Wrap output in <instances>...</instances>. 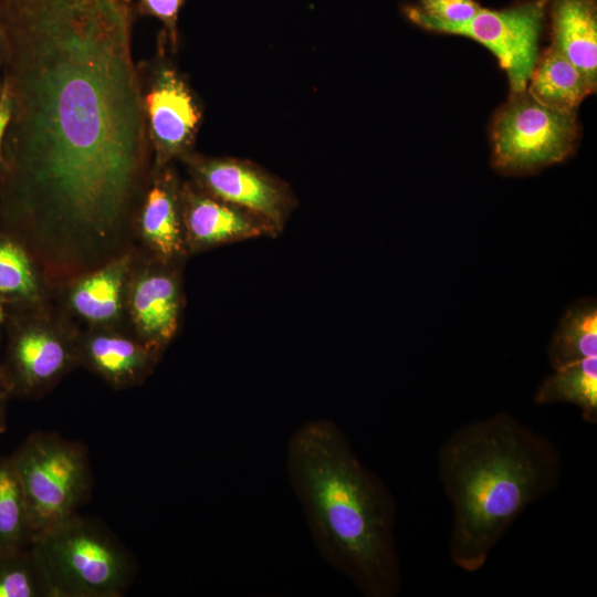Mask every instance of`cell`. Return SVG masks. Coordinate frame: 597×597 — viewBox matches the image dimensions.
Masks as SVG:
<instances>
[{"label":"cell","mask_w":597,"mask_h":597,"mask_svg":"<svg viewBox=\"0 0 597 597\" xmlns=\"http://www.w3.org/2000/svg\"><path fill=\"white\" fill-rule=\"evenodd\" d=\"M133 0H0L11 116L1 177L29 213L111 232L140 190L151 150Z\"/></svg>","instance_id":"6da1fadb"},{"label":"cell","mask_w":597,"mask_h":597,"mask_svg":"<svg viewBox=\"0 0 597 597\" xmlns=\"http://www.w3.org/2000/svg\"><path fill=\"white\" fill-rule=\"evenodd\" d=\"M286 471L322 556L364 596H396V502L339 426L328 419L301 425L287 443Z\"/></svg>","instance_id":"7a4b0ae2"},{"label":"cell","mask_w":597,"mask_h":597,"mask_svg":"<svg viewBox=\"0 0 597 597\" xmlns=\"http://www.w3.org/2000/svg\"><path fill=\"white\" fill-rule=\"evenodd\" d=\"M562 459L545 436L509 413L459 427L438 453V475L452 505L449 553L480 570L525 509L555 490Z\"/></svg>","instance_id":"3957f363"},{"label":"cell","mask_w":597,"mask_h":597,"mask_svg":"<svg viewBox=\"0 0 597 597\" xmlns=\"http://www.w3.org/2000/svg\"><path fill=\"white\" fill-rule=\"evenodd\" d=\"M53 597H121L132 584L135 562L102 523L77 513L35 536Z\"/></svg>","instance_id":"277c9868"},{"label":"cell","mask_w":597,"mask_h":597,"mask_svg":"<svg viewBox=\"0 0 597 597\" xmlns=\"http://www.w3.org/2000/svg\"><path fill=\"white\" fill-rule=\"evenodd\" d=\"M11 458L35 536L77 513L90 496L93 483L90 458L86 447L78 441L56 432L36 431Z\"/></svg>","instance_id":"5b68a950"},{"label":"cell","mask_w":597,"mask_h":597,"mask_svg":"<svg viewBox=\"0 0 597 597\" xmlns=\"http://www.w3.org/2000/svg\"><path fill=\"white\" fill-rule=\"evenodd\" d=\"M492 165L505 175H525L565 160L578 138L576 112H562L526 91L511 93L491 123Z\"/></svg>","instance_id":"8992f818"},{"label":"cell","mask_w":597,"mask_h":597,"mask_svg":"<svg viewBox=\"0 0 597 597\" xmlns=\"http://www.w3.org/2000/svg\"><path fill=\"white\" fill-rule=\"evenodd\" d=\"M167 45L161 35L156 57L139 66L144 115L157 168L190 154L202 117L190 86L167 59Z\"/></svg>","instance_id":"52a82bcc"},{"label":"cell","mask_w":597,"mask_h":597,"mask_svg":"<svg viewBox=\"0 0 597 597\" xmlns=\"http://www.w3.org/2000/svg\"><path fill=\"white\" fill-rule=\"evenodd\" d=\"M543 0L490 10L476 14L454 32L490 50L505 72L511 93H522L538 59V41L544 20Z\"/></svg>","instance_id":"ba28073f"},{"label":"cell","mask_w":597,"mask_h":597,"mask_svg":"<svg viewBox=\"0 0 597 597\" xmlns=\"http://www.w3.org/2000/svg\"><path fill=\"white\" fill-rule=\"evenodd\" d=\"M182 159L200 189L263 218L280 233L283 231L296 205L284 182L245 160L191 154Z\"/></svg>","instance_id":"9c48e42d"},{"label":"cell","mask_w":597,"mask_h":597,"mask_svg":"<svg viewBox=\"0 0 597 597\" xmlns=\"http://www.w3.org/2000/svg\"><path fill=\"white\" fill-rule=\"evenodd\" d=\"M181 199L185 242L188 240L196 248L280 235L269 221L218 199L198 186H185Z\"/></svg>","instance_id":"30bf717a"},{"label":"cell","mask_w":597,"mask_h":597,"mask_svg":"<svg viewBox=\"0 0 597 597\" xmlns=\"http://www.w3.org/2000/svg\"><path fill=\"white\" fill-rule=\"evenodd\" d=\"M552 44L580 72L590 94L597 87V0H543Z\"/></svg>","instance_id":"8fae6325"},{"label":"cell","mask_w":597,"mask_h":597,"mask_svg":"<svg viewBox=\"0 0 597 597\" xmlns=\"http://www.w3.org/2000/svg\"><path fill=\"white\" fill-rule=\"evenodd\" d=\"M159 176L153 180L142 212V226L147 239L166 260L184 253L182 189L167 166L157 168Z\"/></svg>","instance_id":"7c38bea8"},{"label":"cell","mask_w":597,"mask_h":597,"mask_svg":"<svg viewBox=\"0 0 597 597\" xmlns=\"http://www.w3.org/2000/svg\"><path fill=\"white\" fill-rule=\"evenodd\" d=\"M526 92L538 103L562 112H576L590 94L578 69L553 45L538 56Z\"/></svg>","instance_id":"4fadbf2b"},{"label":"cell","mask_w":597,"mask_h":597,"mask_svg":"<svg viewBox=\"0 0 597 597\" xmlns=\"http://www.w3.org/2000/svg\"><path fill=\"white\" fill-rule=\"evenodd\" d=\"M179 298L177 280L168 273L151 274L136 286L133 305L137 321L155 346L174 337L178 328Z\"/></svg>","instance_id":"5bb4252c"},{"label":"cell","mask_w":597,"mask_h":597,"mask_svg":"<svg viewBox=\"0 0 597 597\" xmlns=\"http://www.w3.org/2000/svg\"><path fill=\"white\" fill-rule=\"evenodd\" d=\"M69 362L70 353L64 344L43 332L24 333L12 349L14 379L24 392L38 390L56 379Z\"/></svg>","instance_id":"9a60e30c"},{"label":"cell","mask_w":597,"mask_h":597,"mask_svg":"<svg viewBox=\"0 0 597 597\" xmlns=\"http://www.w3.org/2000/svg\"><path fill=\"white\" fill-rule=\"evenodd\" d=\"M538 385L537 405L568 402L580 409L582 418L597 423V356L584 358L553 369Z\"/></svg>","instance_id":"2e32d148"},{"label":"cell","mask_w":597,"mask_h":597,"mask_svg":"<svg viewBox=\"0 0 597 597\" xmlns=\"http://www.w3.org/2000/svg\"><path fill=\"white\" fill-rule=\"evenodd\" d=\"M547 355L553 369L597 356L595 298H579L565 310L553 333Z\"/></svg>","instance_id":"e0dca14e"},{"label":"cell","mask_w":597,"mask_h":597,"mask_svg":"<svg viewBox=\"0 0 597 597\" xmlns=\"http://www.w3.org/2000/svg\"><path fill=\"white\" fill-rule=\"evenodd\" d=\"M35 534L24 490L10 457H0V553L30 546Z\"/></svg>","instance_id":"ac0fdd59"},{"label":"cell","mask_w":597,"mask_h":597,"mask_svg":"<svg viewBox=\"0 0 597 597\" xmlns=\"http://www.w3.org/2000/svg\"><path fill=\"white\" fill-rule=\"evenodd\" d=\"M86 356L94 369L116 384L137 380L151 362L148 349L116 336H97L91 339Z\"/></svg>","instance_id":"d6986e66"},{"label":"cell","mask_w":597,"mask_h":597,"mask_svg":"<svg viewBox=\"0 0 597 597\" xmlns=\"http://www.w3.org/2000/svg\"><path fill=\"white\" fill-rule=\"evenodd\" d=\"M0 597H53L33 543L0 553Z\"/></svg>","instance_id":"ffe728a7"},{"label":"cell","mask_w":597,"mask_h":597,"mask_svg":"<svg viewBox=\"0 0 597 597\" xmlns=\"http://www.w3.org/2000/svg\"><path fill=\"white\" fill-rule=\"evenodd\" d=\"M481 9L475 0H419L406 9L410 21L432 31L454 34Z\"/></svg>","instance_id":"44dd1931"},{"label":"cell","mask_w":597,"mask_h":597,"mask_svg":"<svg viewBox=\"0 0 597 597\" xmlns=\"http://www.w3.org/2000/svg\"><path fill=\"white\" fill-rule=\"evenodd\" d=\"M121 271L109 269L82 283L73 295L75 308L91 320L113 317L119 306Z\"/></svg>","instance_id":"7402d4cb"},{"label":"cell","mask_w":597,"mask_h":597,"mask_svg":"<svg viewBox=\"0 0 597 597\" xmlns=\"http://www.w3.org/2000/svg\"><path fill=\"white\" fill-rule=\"evenodd\" d=\"M34 279L25 254L10 243L0 244V291L28 294Z\"/></svg>","instance_id":"603a6c76"},{"label":"cell","mask_w":597,"mask_h":597,"mask_svg":"<svg viewBox=\"0 0 597 597\" xmlns=\"http://www.w3.org/2000/svg\"><path fill=\"white\" fill-rule=\"evenodd\" d=\"M185 0H137L135 10L149 15L164 25L163 35L169 48L176 50L178 43V15Z\"/></svg>","instance_id":"cb8c5ba5"},{"label":"cell","mask_w":597,"mask_h":597,"mask_svg":"<svg viewBox=\"0 0 597 597\" xmlns=\"http://www.w3.org/2000/svg\"><path fill=\"white\" fill-rule=\"evenodd\" d=\"M11 116V104L8 96V93L3 86V92L0 98V175L3 169L4 160H3V139L6 135V130L10 121Z\"/></svg>","instance_id":"d4e9b609"},{"label":"cell","mask_w":597,"mask_h":597,"mask_svg":"<svg viewBox=\"0 0 597 597\" xmlns=\"http://www.w3.org/2000/svg\"><path fill=\"white\" fill-rule=\"evenodd\" d=\"M4 398H6V386L2 385L0 379V433L6 430V412H4Z\"/></svg>","instance_id":"484cf974"},{"label":"cell","mask_w":597,"mask_h":597,"mask_svg":"<svg viewBox=\"0 0 597 597\" xmlns=\"http://www.w3.org/2000/svg\"><path fill=\"white\" fill-rule=\"evenodd\" d=\"M2 67H3V54H2V45H1V40H0V98L3 92Z\"/></svg>","instance_id":"4316f807"},{"label":"cell","mask_w":597,"mask_h":597,"mask_svg":"<svg viewBox=\"0 0 597 597\" xmlns=\"http://www.w3.org/2000/svg\"><path fill=\"white\" fill-rule=\"evenodd\" d=\"M2 317H3V313H2L1 305H0V321L2 320Z\"/></svg>","instance_id":"83f0119b"}]
</instances>
